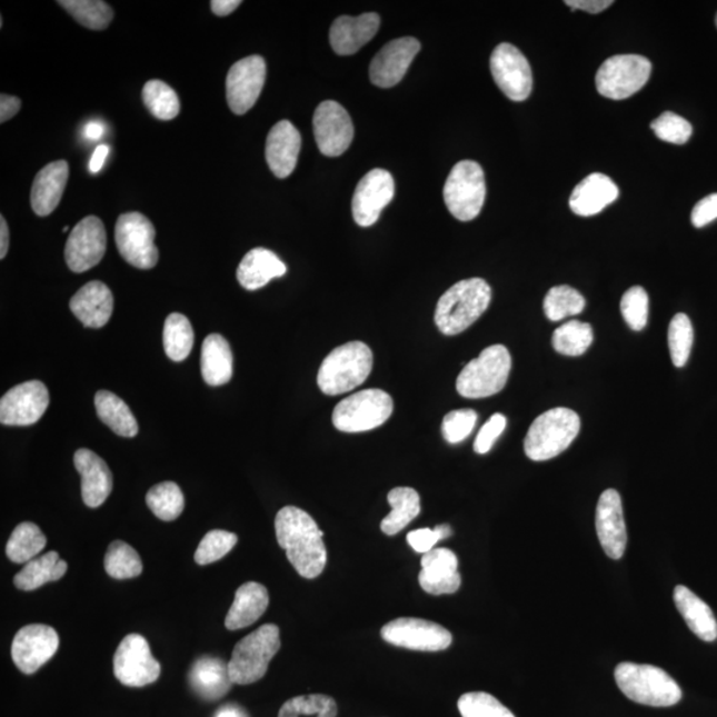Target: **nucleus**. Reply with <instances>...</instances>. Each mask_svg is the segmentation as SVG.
<instances>
[{
  "label": "nucleus",
  "mask_w": 717,
  "mask_h": 717,
  "mask_svg": "<svg viewBox=\"0 0 717 717\" xmlns=\"http://www.w3.org/2000/svg\"><path fill=\"white\" fill-rule=\"evenodd\" d=\"M715 220H717V193L703 198L695 205L691 213V222L698 229L707 227Z\"/></svg>",
  "instance_id": "nucleus-55"
},
{
  "label": "nucleus",
  "mask_w": 717,
  "mask_h": 717,
  "mask_svg": "<svg viewBox=\"0 0 717 717\" xmlns=\"http://www.w3.org/2000/svg\"><path fill=\"white\" fill-rule=\"evenodd\" d=\"M594 332L589 323L570 320V322L558 327L552 333V347L565 357H580L591 346Z\"/></svg>",
  "instance_id": "nucleus-43"
},
{
  "label": "nucleus",
  "mask_w": 717,
  "mask_h": 717,
  "mask_svg": "<svg viewBox=\"0 0 717 717\" xmlns=\"http://www.w3.org/2000/svg\"><path fill=\"white\" fill-rule=\"evenodd\" d=\"M201 372L207 385L220 387L233 377V353L228 340L220 333H210L203 340Z\"/></svg>",
  "instance_id": "nucleus-34"
},
{
  "label": "nucleus",
  "mask_w": 717,
  "mask_h": 717,
  "mask_svg": "<svg viewBox=\"0 0 717 717\" xmlns=\"http://www.w3.org/2000/svg\"><path fill=\"white\" fill-rule=\"evenodd\" d=\"M20 107H22V101H20L19 98L2 93V96H0V122L3 125V122L9 121L13 116H17L20 111Z\"/></svg>",
  "instance_id": "nucleus-57"
},
{
  "label": "nucleus",
  "mask_w": 717,
  "mask_h": 717,
  "mask_svg": "<svg viewBox=\"0 0 717 717\" xmlns=\"http://www.w3.org/2000/svg\"><path fill=\"white\" fill-rule=\"evenodd\" d=\"M143 104L156 119L173 120L180 113V99L172 87L161 80H149L142 88Z\"/></svg>",
  "instance_id": "nucleus-41"
},
{
  "label": "nucleus",
  "mask_w": 717,
  "mask_h": 717,
  "mask_svg": "<svg viewBox=\"0 0 717 717\" xmlns=\"http://www.w3.org/2000/svg\"><path fill=\"white\" fill-rule=\"evenodd\" d=\"M507 418L501 414H495L485 422L484 427L478 432L475 440V450L478 455L488 454L494 448L496 440L500 437L507 428Z\"/></svg>",
  "instance_id": "nucleus-54"
},
{
  "label": "nucleus",
  "mask_w": 717,
  "mask_h": 717,
  "mask_svg": "<svg viewBox=\"0 0 717 717\" xmlns=\"http://www.w3.org/2000/svg\"><path fill=\"white\" fill-rule=\"evenodd\" d=\"M68 229H70V228H68V227L63 228L64 233H67Z\"/></svg>",
  "instance_id": "nucleus-63"
},
{
  "label": "nucleus",
  "mask_w": 717,
  "mask_h": 717,
  "mask_svg": "<svg viewBox=\"0 0 717 717\" xmlns=\"http://www.w3.org/2000/svg\"><path fill=\"white\" fill-rule=\"evenodd\" d=\"M104 568L109 577L114 579H131L142 572V561L139 552L125 541H113L108 546L104 557Z\"/></svg>",
  "instance_id": "nucleus-45"
},
{
  "label": "nucleus",
  "mask_w": 717,
  "mask_h": 717,
  "mask_svg": "<svg viewBox=\"0 0 717 717\" xmlns=\"http://www.w3.org/2000/svg\"><path fill=\"white\" fill-rule=\"evenodd\" d=\"M270 603L269 591L258 582H246L236 591L225 626L228 630L236 631L255 625L268 610Z\"/></svg>",
  "instance_id": "nucleus-32"
},
{
  "label": "nucleus",
  "mask_w": 717,
  "mask_h": 717,
  "mask_svg": "<svg viewBox=\"0 0 717 717\" xmlns=\"http://www.w3.org/2000/svg\"><path fill=\"white\" fill-rule=\"evenodd\" d=\"M94 407L99 419L111 428L116 435L135 437L139 434V425L131 408L118 395L99 391L94 396Z\"/></svg>",
  "instance_id": "nucleus-36"
},
{
  "label": "nucleus",
  "mask_w": 717,
  "mask_h": 717,
  "mask_svg": "<svg viewBox=\"0 0 717 717\" xmlns=\"http://www.w3.org/2000/svg\"><path fill=\"white\" fill-rule=\"evenodd\" d=\"M70 309L86 327L101 329L112 317L113 293L106 283L92 281L74 293Z\"/></svg>",
  "instance_id": "nucleus-27"
},
{
  "label": "nucleus",
  "mask_w": 717,
  "mask_h": 717,
  "mask_svg": "<svg viewBox=\"0 0 717 717\" xmlns=\"http://www.w3.org/2000/svg\"><path fill=\"white\" fill-rule=\"evenodd\" d=\"M279 546L299 574L307 579L320 576L326 568L323 531L313 518L297 507H285L276 517Z\"/></svg>",
  "instance_id": "nucleus-1"
},
{
  "label": "nucleus",
  "mask_w": 717,
  "mask_h": 717,
  "mask_svg": "<svg viewBox=\"0 0 717 717\" xmlns=\"http://www.w3.org/2000/svg\"><path fill=\"white\" fill-rule=\"evenodd\" d=\"M619 189L609 176L591 173L580 181L570 196V209L574 215L591 217L617 201Z\"/></svg>",
  "instance_id": "nucleus-28"
},
{
  "label": "nucleus",
  "mask_w": 717,
  "mask_h": 717,
  "mask_svg": "<svg viewBox=\"0 0 717 717\" xmlns=\"http://www.w3.org/2000/svg\"><path fill=\"white\" fill-rule=\"evenodd\" d=\"M579 429V416L571 409H549L532 421L525 437V454L532 461L555 459L571 446Z\"/></svg>",
  "instance_id": "nucleus-4"
},
{
  "label": "nucleus",
  "mask_w": 717,
  "mask_h": 717,
  "mask_svg": "<svg viewBox=\"0 0 717 717\" xmlns=\"http://www.w3.org/2000/svg\"><path fill=\"white\" fill-rule=\"evenodd\" d=\"M394 401L382 389H365L348 396L333 409V427L340 432L359 434L378 428L391 418Z\"/></svg>",
  "instance_id": "nucleus-8"
},
{
  "label": "nucleus",
  "mask_w": 717,
  "mask_h": 717,
  "mask_svg": "<svg viewBox=\"0 0 717 717\" xmlns=\"http://www.w3.org/2000/svg\"><path fill=\"white\" fill-rule=\"evenodd\" d=\"M70 177V167L64 160L48 163L37 175L31 189V207L39 217L52 213L61 201Z\"/></svg>",
  "instance_id": "nucleus-30"
},
{
  "label": "nucleus",
  "mask_w": 717,
  "mask_h": 717,
  "mask_svg": "<svg viewBox=\"0 0 717 717\" xmlns=\"http://www.w3.org/2000/svg\"><path fill=\"white\" fill-rule=\"evenodd\" d=\"M511 370V357L508 348L495 345L469 361L457 378L456 389L462 398L484 399L501 392L507 386Z\"/></svg>",
  "instance_id": "nucleus-7"
},
{
  "label": "nucleus",
  "mask_w": 717,
  "mask_h": 717,
  "mask_svg": "<svg viewBox=\"0 0 717 717\" xmlns=\"http://www.w3.org/2000/svg\"><path fill=\"white\" fill-rule=\"evenodd\" d=\"M337 701L331 696L313 694L287 700L278 717H337Z\"/></svg>",
  "instance_id": "nucleus-46"
},
{
  "label": "nucleus",
  "mask_w": 717,
  "mask_h": 717,
  "mask_svg": "<svg viewBox=\"0 0 717 717\" xmlns=\"http://www.w3.org/2000/svg\"><path fill=\"white\" fill-rule=\"evenodd\" d=\"M651 129L661 141L683 146L693 136V126L674 112H665L651 122Z\"/></svg>",
  "instance_id": "nucleus-51"
},
{
  "label": "nucleus",
  "mask_w": 717,
  "mask_h": 717,
  "mask_svg": "<svg viewBox=\"0 0 717 717\" xmlns=\"http://www.w3.org/2000/svg\"><path fill=\"white\" fill-rule=\"evenodd\" d=\"M266 80V61L252 54L237 61L230 68L227 78V99L231 112L245 114L256 106L263 90Z\"/></svg>",
  "instance_id": "nucleus-20"
},
{
  "label": "nucleus",
  "mask_w": 717,
  "mask_h": 717,
  "mask_svg": "<svg viewBox=\"0 0 717 717\" xmlns=\"http://www.w3.org/2000/svg\"><path fill=\"white\" fill-rule=\"evenodd\" d=\"M74 468L81 476V497L88 508H99L113 489L111 469L100 456L81 448L73 456Z\"/></svg>",
  "instance_id": "nucleus-23"
},
{
  "label": "nucleus",
  "mask_w": 717,
  "mask_h": 717,
  "mask_svg": "<svg viewBox=\"0 0 717 717\" xmlns=\"http://www.w3.org/2000/svg\"><path fill=\"white\" fill-rule=\"evenodd\" d=\"M68 565L64 559H60L57 551H48L46 555L32 559L20 570L13 585L22 591H33L48 582H54L64 577Z\"/></svg>",
  "instance_id": "nucleus-35"
},
{
  "label": "nucleus",
  "mask_w": 717,
  "mask_h": 717,
  "mask_svg": "<svg viewBox=\"0 0 717 717\" xmlns=\"http://www.w3.org/2000/svg\"><path fill=\"white\" fill-rule=\"evenodd\" d=\"M59 6L71 13L87 29L106 30L113 19L111 6L101 0H60Z\"/></svg>",
  "instance_id": "nucleus-44"
},
{
  "label": "nucleus",
  "mask_w": 717,
  "mask_h": 717,
  "mask_svg": "<svg viewBox=\"0 0 717 717\" xmlns=\"http://www.w3.org/2000/svg\"><path fill=\"white\" fill-rule=\"evenodd\" d=\"M50 406L44 382L31 380L10 389L0 400V422L3 426L36 425Z\"/></svg>",
  "instance_id": "nucleus-16"
},
{
  "label": "nucleus",
  "mask_w": 717,
  "mask_h": 717,
  "mask_svg": "<svg viewBox=\"0 0 717 717\" xmlns=\"http://www.w3.org/2000/svg\"><path fill=\"white\" fill-rule=\"evenodd\" d=\"M387 498L392 511L381 521L380 528L385 535L395 536L420 515V496L412 488L399 487L389 491Z\"/></svg>",
  "instance_id": "nucleus-37"
},
{
  "label": "nucleus",
  "mask_w": 717,
  "mask_h": 717,
  "mask_svg": "<svg viewBox=\"0 0 717 717\" xmlns=\"http://www.w3.org/2000/svg\"><path fill=\"white\" fill-rule=\"evenodd\" d=\"M241 4L242 2H239V0H211L210 2L211 11H213L217 17H228Z\"/></svg>",
  "instance_id": "nucleus-58"
},
{
  "label": "nucleus",
  "mask_w": 717,
  "mask_h": 717,
  "mask_svg": "<svg viewBox=\"0 0 717 717\" xmlns=\"http://www.w3.org/2000/svg\"><path fill=\"white\" fill-rule=\"evenodd\" d=\"M477 414L474 409H456L442 420V436L449 444H459L474 432Z\"/></svg>",
  "instance_id": "nucleus-52"
},
{
  "label": "nucleus",
  "mask_w": 717,
  "mask_h": 717,
  "mask_svg": "<svg viewBox=\"0 0 717 717\" xmlns=\"http://www.w3.org/2000/svg\"><path fill=\"white\" fill-rule=\"evenodd\" d=\"M147 505L152 514L162 521H175L186 508V498L179 485L172 481L161 482L150 488Z\"/></svg>",
  "instance_id": "nucleus-40"
},
{
  "label": "nucleus",
  "mask_w": 717,
  "mask_h": 717,
  "mask_svg": "<svg viewBox=\"0 0 717 717\" xmlns=\"http://www.w3.org/2000/svg\"><path fill=\"white\" fill-rule=\"evenodd\" d=\"M108 155L109 147L107 146H99L94 149L92 159L90 161V170L93 175H98L102 167H104Z\"/></svg>",
  "instance_id": "nucleus-60"
},
{
  "label": "nucleus",
  "mask_w": 717,
  "mask_h": 717,
  "mask_svg": "<svg viewBox=\"0 0 717 717\" xmlns=\"http://www.w3.org/2000/svg\"><path fill=\"white\" fill-rule=\"evenodd\" d=\"M281 648V631L276 625H263L239 640L228 664L235 685L248 686L261 680L272 658Z\"/></svg>",
  "instance_id": "nucleus-6"
},
{
  "label": "nucleus",
  "mask_w": 717,
  "mask_h": 717,
  "mask_svg": "<svg viewBox=\"0 0 717 717\" xmlns=\"http://www.w3.org/2000/svg\"><path fill=\"white\" fill-rule=\"evenodd\" d=\"M380 634L387 644L415 651H442L452 645V634L447 628L419 618L395 619Z\"/></svg>",
  "instance_id": "nucleus-13"
},
{
  "label": "nucleus",
  "mask_w": 717,
  "mask_h": 717,
  "mask_svg": "<svg viewBox=\"0 0 717 717\" xmlns=\"http://www.w3.org/2000/svg\"><path fill=\"white\" fill-rule=\"evenodd\" d=\"M287 268L276 252L257 248L246 255L238 266L237 279L243 289L256 291L262 289L275 278L286 275Z\"/></svg>",
  "instance_id": "nucleus-31"
},
{
  "label": "nucleus",
  "mask_w": 717,
  "mask_h": 717,
  "mask_svg": "<svg viewBox=\"0 0 717 717\" xmlns=\"http://www.w3.org/2000/svg\"><path fill=\"white\" fill-rule=\"evenodd\" d=\"M586 307V300L578 290L568 285L551 287L544 300L545 316L551 322L578 316Z\"/></svg>",
  "instance_id": "nucleus-42"
},
{
  "label": "nucleus",
  "mask_w": 717,
  "mask_h": 717,
  "mask_svg": "<svg viewBox=\"0 0 717 717\" xmlns=\"http://www.w3.org/2000/svg\"><path fill=\"white\" fill-rule=\"evenodd\" d=\"M104 135V126L98 121L88 122L84 128V136L88 140H99Z\"/></svg>",
  "instance_id": "nucleus-62"
},
{
  "label": "nucleus",
  "mask_w": 717,
  "mask_h": 717,
  "mask_svg": "<svg viewBox=\"0 0 717 717\" xmlns=\"http://www.w3.org/2000/svg\"><path fill=\"white\" fill-rule=\"evenodd\" d=\"M420 48L419 40L409 37L395 39L382 47L371 61L370 79L372 84L380 88H391L399 84Z\"/></svg>",
  "instance_id": "nucleus-21"
},
{
  "label": "nucleus",
  "mask_w": 717,
  "mask_h": 717,
  "mask_svg": "<svg viewBox=\"0 0 717 717\" xmlns=\"http://www.w3.org/2000/svg\"><path fill=\"white\" fill-rule=\"evenodd\" d=\"M651 70V61L640 54H616L599 67L597 90L611 100L631 98L647 84Z\"/></svg>",
  "instance_id": "nucleus-10"
},
{
  "label": "nucleus",
  "mask_w": 717,
  "mask_h": 717,
  "mask_svg": "<svg viewBox=\"0 0 717 717\" xmlns=\"http://www.w3.org/2000/svg\"><path fill=\"white\" fill-rule=\"evenodd\" d=\"M674 603L689 630L705 641L717 639V621L709 606L686 586H676Z\"/></svg>",
  "instance_id": "nucleus-33"
},
{
  "label": "nucleus",
  "mask_w": 717,
  "mask_h": 717,
  "mask_svg": "<svg viewBox=\"0 0 717 717\" xmlns=\"http://www.w3.org/2000/svg\"><path fill=\"white\" fill-rule=\"evenodd\" d=\"M302 148V138L290 121L277 122L266 140V161L278 179H286L296 170Z\"/></svg>",
  "instance_id": "nucleus-25"
},
{
  "label": "nucleus",
  "mask_w": 717,
  "mask_h": 717,
  "mask_svg": "<svg viewBox=\"0 0 717 717\" xmlns=\"http://www.w3.org/2000/svg\"><path fill=\"white\" fill-rule=\"evenodd\" d=\"M694 345V327L686 313H676L668 327V347L675 367L687 365Z\"/></svg>",
  "instance_id": "nucleus-47"
},
{
  "label": "nucleus",
  "mask_w": 717,
  "mask_h": 717,
  "mask_svg": "<svg viewBox=\"0 0 717 717\" xmlns=\"http://www.w3.org/2000/svg\"><path fill=\"white\" fill-rule=\"evenodd\" d=\"M715 22H716V27H717V16H716V20H715Z\"/></svg>",
  "instance_id": "nucleus-64"
},
{
  "label": "nucleus",
  "mask_w": 717,
  "mask_h": 717,
  "mask_svg": "<svg viewBox=\"0 0 717 717\" xmlns=\"http://www.w3.org/2000/svg\"><path fill=\"white\" fill-rule=\"evenodd\" d=\"M10 246V230L6 218L0 216V258L4 259Z\"/></svg>",
  "instance_id": "nucleus-61"
},
{
  "label": "nucleus",
  "mask_w": 717,
  "mask_h": 717,
  "mask_svg": "<svg viewBox=\"0 0 717 717\" xmlns=\"http://www.w3.org/2000/svg\"><path fill=\"white\" fill-rule=\"evenodd\" d=\"M490 72L495 83L514 101H525L532 90V73L528 59L509 43L495 48L490 57Z\"/></svg>",
  "instance_id": "nucleus-14"
},
{
  "label": "nucleus",
  "mask_w": 717,
  "mask_h": 717,
  "mask_svg": "<svg viewBox=\"0 0 717 717\" xmlns=\"http://www.w3.org/2000/svg\"><path fill=\"white\" fill-rule=\"evenodd\" d=\"M621 316L634 331H641L648 320V293L640 286L628 289L620 300Z\"/></svg>",
  "instance_id": "nucleus-50"
},
{
  "label": "nucleus",
  "mask_w": 717,
  "mask_h": 717,
  "mask_svg": "<svg viewBox=\"0 0 717 717\" xmlns=\"http://www.w3.org/2000/svg\"><path fill=\"white\" fill-rule=\"evenodd\" d=\"M47 537L39 526L22 522L13 529L6 546V555L13 564H29L46 548Z\"/></svg>",
  "instance_id": "nucleus-38"
},
{
  "label": "nucleus",
  "mask_w": 717,
  "mask_h": 717,
  "mask_svg": "<svg viewBox=\"0 0 717 717\" xmlns=\"http://www.w3.org/2000/svg\"><path fill=\"white\" fill-rule=\"evenodd\" d=\"M374 366L371 348L364 341H350L335 348L323 360L318 372V386L326 395L352 391L370 377Z\"/></svg>",
  "instance_id": "nucleus-3"
},
{
  "label": "nucleus",
  "mask_w": 717,
  "mask_h": 717,
  "mask_svg": "<svg viewBox=\"0 0 717 717\" xmlns=\"http://www.w3.org/2000/svg\"><path fill=\"white\" fill-rule=\"evenodd\" d=\"M462 717H516L500 700L487 693H468L457 703Z\"/></svg>",
  "instance_id": "nucleus-49"
},
{
  "label": "nucleus",
  "mask_w": 717,
  "mask_h": 717,
  "mask_svg": "<svg viewBox=\"0 0 717 717\" xmlns=\"http://www.w3.org/2000/svg\"><path fill=\"white\" fill-rule=\"evenodd\" d=\"M60 638L53 627L29 625L20 628L12 640L13 664L26 675L39 671L58 653Z\"/></svg>",
  "instance_id": "nucleus-15"
},
{
  "label": "nucleus",
  "mask_w": 717,
  "mask_h": 717,
  "mask_svg": "<svg viewBox=\"0 0 717 717\" xmlns=\"http://www.w3.org/2000/svg\"><path fill=\"white\" fill-rule=\"evenodd\" d=\"M189 686L193 693L207 701H216L227 696L233 687L229 667L220 658L201 657L190 667Z\"/></svg>",
  "instance_id": "nucleus-29"
},
{
  "label": "nucleus",
  "mask_w": 717,
  "mask_h": 717,
  "mask_svg": "<svg viewBox=\"0 0 717 717\" xmlns=\"http://www.w3.org/2000/svg\"><path fill=\"white\" fill-rule=\"evenodd\" d=\"M566 6L571 10H582L589 13H599L614 4L613 0H566Z\"/></svg>",
  "instance_id": "nucleus-56"
},
{
  "label": "nucleus",
  "mask_w": 717,
  "mask_h": 717,
  "mask_svg": "<svg viewBox=\"0 0 717 717\" xmlns=\"http://www.w3.org/2000/svg\"><path fill=\"white\" fill-rule=\"evenodd\" d=\"M395 181L385 169H372L358 183L352 198V216L361 228L377 223L382 209L394 200Z\"/></svg>",
  "instance_id": "nucleus-19"
},
{
  "label": "nucleus",
  "mask_w": 717,
  "mask_h": 717,
  "mask_svg": "<svg viewBox=\"0 0 717 717\" xmlns=\"http://www.w3.org/2000/svg\"><path fill=\"white\" fill-rule=\"evenodd\" d=\"M213 717H250V715L237 703H227V705L217 709Z\"/></svg>",
  "instance_id": "nucleus-59"
},
{
  "label": "nucleus",
  "mask_w": 717,
  "mask_h": 717,
  "mask_svg": "<svg viewBox=\"0 0 717 717\" xmlns=\"http://www.w3.org/2000/svg\"><path fill=\"white\" fill-rule=\"evenodd\" d=\"M107 250L104 223L96 216H88L71 231L66 245V262L73 272H84L101 262Z\"/></svg>",
  "instance_id": "nucleus-18"
},
{
  "label": "nucleus",
  "mask_w": 717,
  "mask_h": 717,
  "mask_svg": "<svg viewBox=\"0 0 717 717\" xmlns=\"http://www.w3.org/2000/svg\"><path fill=\"white\" fill-rule=\"evenodd\" d=\"M155 238L153 223L138 211L121 215L116 222V246L120 256L135 268L150 270L159 262V250L156 248Z\"/></svg>",
  "instance_id": "nucleus-11"
},
{
  "label": "nucleus",
  "mask_w": 717,
  "mask_h": 717,
  "mask_svg": "<svg viewBox=\"0 0 717 717\" xmlns=\"http://www.w3.org/2000/svg\"><path fill=\"white\" fill-rule=\"evenodd\" d=\"M491 289L481 278L464 279L442 293L437 302L435 323L447 337L469 329L488 310Z\"/></svg>",
  "instance_id": "nucleus-2"
},
{
  "label": "nucleus",
  "mask_w": 717,
  "mask_h": 717,
  "mask_svg": "<svg viewBox=\"0 0 717 717\" xmlns=\"http://www.w3.org/2000/svg\"><path fill=\"white\" fill-rule=\"evenodd\" d=\"M487 183L484 170L477 162L464 160L457 162L444 187V201L457 220L468 222L481 213Z\"/></svg>",
  "instance_id": "nucleus-9"
},
{
  "label": "nucleus",
  "mask_w": 717,
  "mask_h": 717,
  "mask_svg": "<svg viewBox=\"0 0 717 717\" xmlns=\"http://www.w3.org/2000/svg\"><path fill=\"white\" fill-rule=\"evenodd\" d=\"M313 136L320 153L338 157L350 148L353 140V125L350 114L337 101L320 102L312 119Z\"/></svg>",
  "instance_id": "nucleus-17"
},
{
  "label": "nucleus",
  "mask_w": 717,
  "mask_h": 717,
  "mask_svg": "<svg viewBox=\"0 0 717 717\" xmlns=\"http://www.w3.org/2000/svg\"><path fill=\"white\" fill-rule=\"evenodd\" d=\"M238 542L235 532L227 530H211L202 538L196 550L195 561L205 566L220 561L228 556Z\"/></svg>",
  "instance_id": "nucleus-48"
},
{
  "label": "nucleus",
  "mask_w": 717,
  "mask_h": 717,
  "mask_svg": "<svg viewBox=\"0 0 717 717\" xmlns=\"http://www.w3.org/2000/svg\"><path fill=\"white\" fill-rule=\"evenodd\" d=\"M617 685L628 699L650 707H671L681 699V689L664 669L650 665L620 664Z\"/></svg>",
  "instance_id": "nucleus-5"
},
{
  "label": "nucleus",
  "mask_w": 717,
  "mask_h": 717,
  "mask_svg": "<svg viewBox=\"0 0 717 717\" xmlns=\"http://www.w3.org/2000/svg\"><path fill=\"white\" fill-rule=\"evenodd\" d=\"M193 345L195 331L190 320L182 313H170L163 325V348L168 358L173 361L186 360Z\"/></svg>",
  "instance_id": "nucleus-39"
},
{
  "label": "nucleus",
  "mask_w": 717,
  "mask_h": 717,
  "mask_svg": "<svg viewBox=\"0 0 717 717\" xmlns=\"http://www.w3.org/2000/svg\"><path fill=\"white\" fill-rule=\"evenodd\" d=\"M380 27L378 13H361L357 18L340 17L331 26L330 43L332 50L341 57L357 53L361 47L371 42Z\"/></svg>",
  "instance_id": "nucleus-26"
},
{
  "label": "nucleus",
  "mask_w": 717,
  "mask_h": 717,
  "mask_svg": "<svg viewBox=\"0 0 717 717\" xmlns=\"http://www.w3.org/2000/svg\"><path fill=\"white\" fill-rule=\"evenodd\" d=\"M459 559L449 549H432L421 558L419 582L432 596L454 594L460 589Z\"/></svg>",
  "instance_id": "nucleus-24"
},
{
  "label": "nucleus",
  "mask_w": 717,
  "mask_h": 717,
  "mask_svg": "<svg viewBox=\"0 0 717 717\" xmlns=\"http://www.w3.org/2000/svg\"><path fill=\"white\" fill-rule=\"evenodd\" d=\"M452 528L449 525H439L435 529H418L411 532H408L407 539L409 546L420 555H426V552L434 549V546L441 541V539H447L452 536Z\"/></svg>",
  "instance_id": "nucleus-53"
},
{
  "label": "nucleus",
  "mask_w": 717,
  "mask_h": 717,
  "mask_svg": "<svg viewBox=\"0 0 717 717\" xmlns=\"http://www.w3.org/2000/svg\"><path fill=\"white\" fill-rule=\"evenodd\" d=\"M113 674L121 685L135 688L152 685L160 678L161 666L142 635L129 634L121 640L114 653Z\"/></svg>",
  "instance_id": "nucleus-12"
},
{
  "label": "nucleus",
  "mask_w": 717,
  "mask_h": 717,
  "mask_svg": "<svg viewBox=\"0 0 717 717\" xmlns=\"http://www.w3.org/2000/svg\"><path fill=\"white\" fill-rule=\"evenodd\" d=\"M597 535L600 546L611 559L624 557L627 530L621 498L616 489H607L599 497L596 514Z\"/></svg>",
  "instance_id": "nucleus-22"
}]
</instances>
